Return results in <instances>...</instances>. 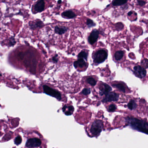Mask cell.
Wrapping results in <instances>:
<instances>
[{"label": "cell", "instance_id": "obj_20", "mask_svg": "<svg viewBox=\"0 0 148 148\" xmlns=\"http://www.w3.org/2000/svg\"><path fill=\"white\" fill-rule=\"evenodd\" d=\"M87 83L92 86H94L97 84V81L92 77H88L86 79Z\"/></svg>", "mask_w": 148, "mask_h": 148}, {"label": "cell", "instance_id": "obj_14", "mask_svg": "<svg viewBox=\"0 0 148 148\" xmlns=\"http://www.w3.org/2000/svg\"><path fill=\"white\" fill-rule=\"evenodd\" d=\"M86 63L84 60V59H78L73 63V66L76 68H78V67L83 68V67L86 66Z\"/></svg>", "mask_w": 148, "mask_h": 148}, {"label": "cell", "instance_id": "obj_21", "mask_svg": "<svg viewBox=\"0 0 148 148\" xmlns=\"http://www.w3.org/2000/svg\"><path fill=\"white\" fill-rule=\"evenodd\" d=\"M126 2V1H112V4L113 6H120L124 5Z\"/></svg>", "mask_w": 148, "mask_h": 148}, {"label": "cell", "instance_id": "obj_16", "mask_svg": "<svg viewBox=\"0 0 148 148\" xmlns=\"http://www.w3.org/2000/svg\"><path fill=\"white\" fill-rule=\"evenodd\" d=\"M124 52L123 51H118L116 52L114 54V58L117 61L121 60L124 56Z\"/></svg>", "mask_w": 148, "mask_h": 148}, {"label": "cell", "instance_id": "obj_9", "mask_svg": "<svg viewBox=\"0 0 148 148\" xmlns=\"http://www.w3.org/2000/svg\"><path fill=\"white\" fill-rule=\"evenodd\" d=\"M100 91H99V94L100 96H103V95H107V94L110 93V92L112 90V88L110 86L106 84H102L100 88Z\"/></svg>", "mask_w": 148, "mask_h": 148}, {"label": "cell", "instance_id": "obj_8", "mask_svg": "<svg viewBox=\"0 0 148 148\" xmlns=\"http://www.w3.org/2000/svg\"><path fill=\"white\" fill-rule=\"evenodd\" d=\"M99 36V32L97 30H94L92 32L88 38V42L90 45H93L97 42Z\"/></svg>", "mask_w": 148, "mask_h": 148}, {"label": "cell", "instance_id": "obj_4", "mask_svg": "<svg viewBox=\"0 0 148 148\" xmlns=\"http://www.w3.org/2000/svg\"><path fill=\"white\" fill-rule=\"evenodd\" d=\"M44 92L47 95L56 98L58 100H60L62 99L61 93L57 90H54L47 85H44L43 86Z\"/></svg>", "mask_w": 148, "mask_h": 148}, {"label": "cell", "instance_id": "obj_13", "mask_svg": "<svg viewBox=\"0 0 148 148\" xmlns=\"http://www.w3.org/2000/svg\"><path fill=\"white\" fill-rule=\"evenodd\" d=\"M68 30V28L65 27L56 26L54 29L55 33L59 35H62L65 33Z\"/></svg>", "mask_w": 148, "mask_h": 148}, {"label": "cell", "instance_id": "obj_24", "mask_svg": "<svg viewBox=\"0 0 148 148\" xmlns=\"http://www.w3.org/2000/svg\"><path fill=\"white\" fill-rule=\"evenodd\" d=\"M90 92L91 91L90 89H88V88H84V89H83V90L82 91L81 93L84 94V95L86 96V95L90 94Z\"/></svg>", "mask_w": 148, "mask_h": 148}, {"label": "cell", "instance_id": "obj_29", "mask_svg": "<svg viewBox=\"0 0 148 148\" xmlns=\"http://www.w3.org/2000/svg\"><path fill=\"white\" fill-rule=\"evenodd\" d=\"M138 5H140L141 6L144 5L145 4V1H138Z\"/></svg>", "mask_w": 148, "mask_h": 148}, {"label": "cell", "instance_id": "obj_26", "mask_svg": "<svg viewBox=\"0 0 148 148\" xmlns=\"http://www.w3.org/2000/svg\"><path fill=\"white\" fill-rule=\"evenodd\" d=\"M142 64L143 67H145V68L148 67V60L147 59H144L142 61Z\"/></svg>", "mask_w": 148, "mask_h": 148}, {"label": "cell", "instance_id": "obj_10", "mask_svg": "<svg viewBox=\"0 0 148 148\" xmlns=\"http://www.w3.org/2000/svg\"><path fill=\"white\" fill-rule=\"evenodd\" d=\"M34 11L37 13L41 12L45 10V2L43 0L37 1L34 5Z\"/></svg>", "mask_w": 148, "mask_h": 148}, {"label": "cell", "instance_id": "obj_23", "mask_svg": "<svg viewBox=\"0 0 148 148\" xmlns=\"http://www.w3.org/2000/svg\"><path fill=\"white\" fill-rule=\"evenodd\" d=\"M86 25H87V26L89 27H92L95 26L96 25V24L94 23V22L92 20L90 19H88L87 20Z\"/></svg>", "mask_w": 148, "mask_h": 148}, {"label": "cell", "instance_id": "obj_30", "mask_svg": "<svg viewBox=\"0 0 148 148\" xmlns=\"http://www.w3.org/2000/svg\"><path fill=\"white\" fill-rule=\"evenodd\" d=\"M132 14V12H129V13H128V15H129V16H130Z\"/></svg>", "mask_w": 148, "mask_h": 148}, {"label": "cell", "instance_id": "obj_1", "mask_svg": "<svg viewBox=\"0 0 148 148\" xmlns=\"http://www.w3.org/2000/svg\"><path fill=\"white\" fill-rule=\"evenodd\" d=\"M128 124L134 130L148 135V123L133 117L126 119Z\"/></svg>", "mask_w": 148, "mask_h": 148}, {"label": "cell", "instance_id": "obj_5", "mask_svg": "<svg viewBox=\"0 0 148 148\" xmlns=\"http://www.w3.org/2000/svg\"><path fill=\"white\" fill-rule=\"evenodd\" d=\"M41 145V141L38 138H29L27 141L26 146L27 148L39 147Z\"/></svg>", "mask_w": 148, "mask_h": 148}, {"label": "cell", "instance_id": "obj_3", "mask_svg": "<svg viewBox=\"0 0 148 148\" xmlns=\"http://www.w3.org/2000/svg\"><path fill=\"white\" fill-rule=\"evenodd\" d=\"M103 129V123L100 120H95L91 126V133L95 136L99 135Z\"/></svg>", "mask_w": 148, "mask_h": 148}, {"label": "cell", "instance_id": "obj_17", "mask_svg": "<svg viewBox=\"0 0 148 148\" xmlns=\"http://www.w3.org/2000/svg\"><path fill=\"white\" fill-rule=\"evenodd\" d=\"M79 59H85L87 60L88 58V53L85 51H82L79 53L77 56Z\"/></svg>", "mask_w": 148, "mask_h": 148}, {"label": "cell", "instance_id": "obj_12", "mask_svg": "<svg viewBox=\"0 0 148 148\" xmlns=\"http://www.w3.org/2000/svg\"><path fill=\"white\" fill-rule=\"evenodd\" d=\"M62 16L68 19H73L76 16V14L71 10H67L62 14Z\"/></svg>", "mask_w": 148, "mask_h": 148}, {"label": "cell", "instance_id": "obj_7", "mask_svg": "<svg viewBox=\"0 0 148 148\" xmlns=\"http://www.w3.org/2000/svg\"><path fill=\"white\" fill-rule=\"evenodd\" d=\"M134 73L138 77H144L146 75V71L144 68L140 66H136L134 67Z\"/></svg>", "mask_w": 148, "mask_h": 148}, {"label": "cell", "instance_id": "obj_25", "mask_svg": "<svg viewBox=\"0 0 148 148\" xmlns=\"http://www.w3.org/2000/svg\"><path fill=\"white\" fill-rule=\"evenodd\" d=\"M116 109V105L114 104H111L109 106L108 111L110 112H113Z\"/></svg>", "mask_w": 148, "mask_h": 148}, {"label": "cell", "instance_id": "obj_28", "mask_svg": "<svg viewBox=\"0 0 148 148\" xmlns=\"http://www.w3.org/2000/svg\"><path fill=\"white\" fill-rule=\"evenodd\" d=\"M58 55H55L54 57H53V58H52V60L53 62L54 63H57V62L58 61Z\"/></svg>", "mask_w": 148, "mask_h": 148}, {"label": "cell", "instance_id": "obj_2", "mask_svg": "<svg viewBox=\"0 0 148 148\" xmlns=\"http://www.w3.org/2000/svg\"><path fill=\"white\" fill-rule=\"evenodd\" d=\"M108 53L104 49H100L95 53L93 56V62L97 64L103 63L107 59Z\"/></svg>", "mask_w": 148, "mask_h": 148}, {"label": "cell", "instance_id": "obj_6", "mask_svg": "<svg viewBox=\"0 0 148 148\" xmlns=\"http://www.w3.org/2000/svg\"><path fill=\"white\" fill-rule=\"evenodd\" d=\"M119 96L117 93L111 92L106 95L105 97L102 100L103 103L112 102V101H117L118 100Z\"/></svg>", "mask_w": 148, "mask_h": 148}, {"label": "cell", "instance_id": "obj_22", "mask_svg": "<svg viewBox=\"0 0 148 148\" xmlns=\"http://www.w3.org/2000/svg\"><path fill=\"white\" fill-rule=\"evenodd\" d=\"M22 138L20 136H18L15 138L14 139V143L17 145H19L22 142Z\"/></svg>", "mask_w": 148, "mask_h": 148}, {"label": "cell", "instance_id": "obj_31", "mask_svg": "<svg viewBox=\"0 0 148 148\" xmlns=\"http://www.w3.org/2000/svg\"><path fill=\"white\" fill-rule=\"evenodd\" d=\"M62 2V1H58V4H60V3H61V2Z\"/></svg>", "mask_w": 148, "mask_h": 148}, {"label": "cell", "instance_id": "obj_11", "mask_svg": "<svg viewBox=\"0 0 148 148\" xmlns=\"http://www.w3.org/2000/svg\"><path fill=\"white\" fill-rule=\"evenodd\" d=\"M74 107L72 106H65L62 108V110L66 116L71 115L73 114V112L74 111Z\"/></svg>", "mask_w": 148, "mask_h": 148}, {"label": "cell", "instance_id": "obj_15", "mask_svg": "<svg viewBox=\"0 0 148 148\" xmlns=\"http://www.w3.org/2000/svg\"><path fill=\"white\" fill-rule=\"evenodd\" d=\"M31 28L32 29L37 28H40L44 25V24L41 21L39 20L38 21H35V22H32V24L29 25Z\"/></svg>", "mask_w": 148, "mask_h": 148}, {"label": "cell", "instance_id": "obj_27", "mask_svg": "<svg viewBox=\"0 0 148 148\" xmlns=\"http://www.w3.org/2000/svg\"><path fill=\"white\" fill-rule=\"evenodd\" d=\"M10 43V45L11 46H14L15 45V43H16V41H15V40H14V38H11Z\"/></svg>", "mask_w": 148, "mask_h": 148}, {"label": "cell", "instance_id": "obj_18", "mask_svg": "<svg viewBox=\"0 0 148 148\" xmlns=\"http://www.w3.org/2000/svg\"><path fill=\"white\" fill-rule=\"evenodd\" d=\"M113 87L117 88L119 90L123 92H125V87L122 84H114L112 85Z\"/></svg>", "mask_w": 148, "mask_h": 148}, {"label": "cell", "instance_id": "obj_19", "mask_svg": "<svg viewBox=\"0 0 148 148\" xmlns=\"http://www.w3.org/2000/svg\"><path fill=\"white\" fill-rule=\"evenodd\" d=\"M128 108L130 110H132L136 108L137 106V104L134 100H132L129 102V103L127 105Z\"/></svg>", "mask_w": 148, "mask_h": 148}]
</instances>
